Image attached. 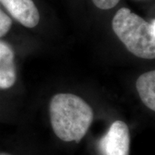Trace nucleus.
Segmentation results:
<instances>
[{"instance_id":"1","label":"nucleus","mask_w":155,"mask_h":155,"mask_svg":"<svg viewBox=\"0 0 155 155\" xmlns=\"http://www.w3.org/2000/svg\"><path fill=\"white\" fill-rule=\"evenodd\" d=\"M51 125L56 136L66 142L78 143L93 121V110L88 104L72 93L54 95L50 102Z\"/></svg>"},{"instance_id":"2","label":"nucleus","mask_w":155,"mask_h":155,"mask_svg":"<svg viewBox=\"0 0 155 155\" xmlns=\"http://www.w3.org/2000/svg\"><path fill=\"white\" fill-rule=\"evenodd\" d=\"M112 28L127 49L141 59L155 58V20L147 22L127 8L117 11Z\"/></svg>"},{"instance_id":"3","label":"nucleus","mask_w":155,"mask_h":155,"mask_svg":"<svg viewBox=\"0 0 155 155\" xmlns=\"http://www.w3.org/2000/svg\"><path fill=\"white\" fill-rule=\"evenodd\" d=\"M99 146L103 155H129L130 134L127 124L122 121L113 122Z\"/></svg>"},{"instance_id":"4","label":"nucleus","mask_w":155,"mask_h":155,"mask_svg":"<svg viewBox=\"0 0 155 155\" xmlns=\"http://www.w3.org/2000/svg\"><path fill=\"white\" fill-rule=\"evenodd\" d=\"M0 2L23 26L34 28L39 23L40 13L32 0H0Z\"/></svg>"},{"instance_id":"5","label":"nucleus","mask_w":155,"mask_h":155,"mask_svg":"<svg viewBox=\"0 0 155 155\" xmlns=\"http://www.w3.org/2000/svg\"><path fill=\"white\" fill-rule=\"evenodd\" d=\"M14 52L11 46L0 41V89L12 87L17 79Z\"/></svg>"},{"instance_id":"6","label":"nucleus","mask_w":155,"mask_h":155,"mask_svg":"<svg viewBox=\"0 0 155 155\" xmlns=\"http://www.w3.org/2000/svg\"><path fill=\"white\" fill-rule=\"evenodd\" d=\"M136 89L145 105L151 110H155V72H145L138 78Z\"/></svg>"},{"instance_id":"7","label":"nucleus","mask_w":155,"mask_h":155,"mask_svg":"<svg viewBox=\"0 0 155 155\" xmlns=\"http://www.w3.org/2000/svg\"><path fill=\"white\" fill-rule=\"evenodd\" d=\"M12 25V20L5 12L0 10V37L5 36L9 32Z\"/></svg>"},{"instance_id":"8","label":"nucleus","mask_w":155,"mask_h":155,"mask_svg":"<svg viewBox=\"0 0 155 155\" xmlns=\"http://www.w3.org/2000/svg\"><path fill=\"white\" fill-rule=\"evenodd\" d=\"M120 0H92L94 5L101 10H110L114 8Z\"/></svg>"},{"instance_id":"9","label":"nucleus","mask_w":155,"mask_h":155,"mask_svg":"<svg viewBox=\"0 0 155 155\" xmlns=\"http://www.w3.org/2000/svg\"><path fill=\"white\" fill-rule=\"evenodd\" d=\"M0 155H11L8 153H0Z\"/></svg>"}]
</instances>
